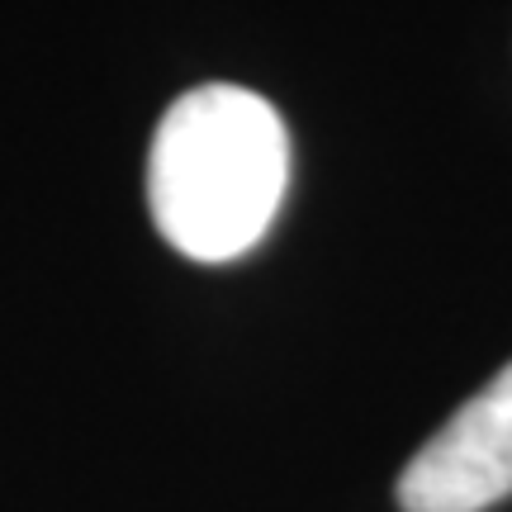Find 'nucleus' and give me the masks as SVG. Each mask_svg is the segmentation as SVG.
Masks as SVG:
<instances>
[{"label": "nucleus", "instance_id": "obj_1", "mask_svg": "<svg viewBox=\"0 0 512 512\" xmlns=\"http://www.w3.org/2000/svg\"><path fill=\"white\" fill-rule=\"evenodd\" d=\"M290 185V133L247 86H195L152 133L147 209L190 261H238L266 238Z\"/></svg>", "mask_w": 512, "mask_h": 512}, {"label": "nucleus", "instance_id": "obj_2", "mask_svg": "<svg viewBox=\"0 0 512 512\" xmlns=\"http://www.w3.org/2000/svg\"><path fill=\"white\" fill-rule=\"evenodd\" d=\"M512 494V361L403 465V512H484Z\"/></svg>", "mask_w": 512, "mask_h": 512}]
</instances>
